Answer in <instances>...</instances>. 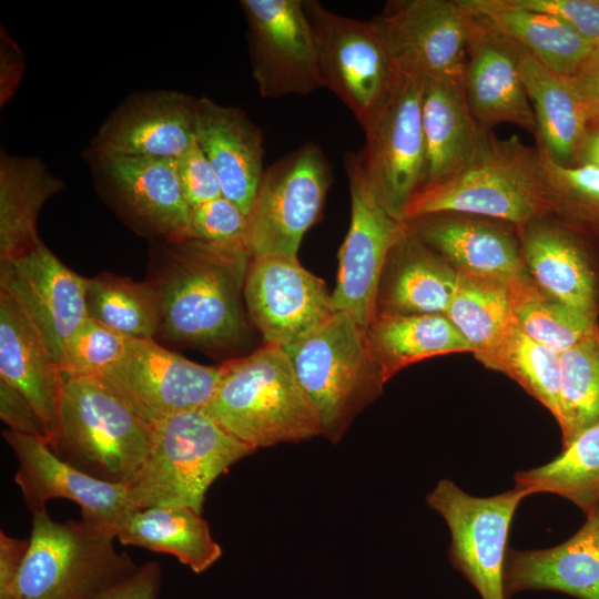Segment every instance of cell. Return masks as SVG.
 Instances as JSON below:
<instances>
[{
  "label": "cell",
  "instance_id": "37",
  "mask_svg": "<svg viewBox=\"0 0 599 599\" xmlns=\"http://www.w3.org/2000/svg\"><path fill=\"white\" fill-rule=\"evenodd\" d=\"M517 326L534 341L561 354L598 327L589 318L546 294L528 272L508 285Z\"/></svg>",
  "mask_w": 599,
  "mask_h": 599
},
{
  "label": "cell",
  "instance_id": "45",
  "mask_svg": "<svg viewBox=\"0 0 599 599\" xmlns=\"http://www.w3.org/2000/svg\"><path fill=\"white\" fill-rule=\"evenodd\" d=\"M0 417L8 429L47 440L44 427L30 402L0 379Z\"/></svg>",
  "mask_w": 599,
  "mask_h": 599
},
{
  "label": "cell",
  "instance_id": "50",
  "mask_svg": "<svg viewBox=\"0 0 599 599\" xmlns=\"http://www.w3.org/2000/svg\"><path fill=\"white\" fill-rule=\"evenodd\" d=\"M575 165H590L599 169V118L589 120Z\"/></svg>",
  "mask_w": 599,
  "mask_h": 599
},
{
  "label": "cell",
  "instance_id": "4",
  "mask_svg": "<svg viewBox=\"0 0 599 599\" xmlns=\"http://www.w3.org/2000/svg\"><path fill=\"white\" fill-rule=\"evenodd\" d=\"M151 426L146 458L130 486L136 509L185 506L202 514L211 485L256 450L225 430L205 409L183 412Z\"/></svg>",
  "mask_w": 599,
  "mask_h": 599
},
{
  "label": "cell",
  "instance_id": "25",
  "mask_svg": "<svg viewBox=\"0 0 599 599\" xmlns=\"http://www.w3.org/2000/svg\"><path fill=\"white\" fill-rule=\"evenodd\" d=\"M422 121L426 146L422 189L460 174L486 155L497 139L473 116L459 80H424Z\"/></svg>",
  "mask_w": 599,
  "mask_h": 599
},
{
  "label": "cell",
  "instance_id": "15",
  "mask_svg": "<svg viewBox=\"0 0 599 599\" xmlns=\"http://www.w3.org/2000/svg\"><path fill=\"white\" fill-rule=\"evenodd\" d=\"M95 186L138 234L156 241L190 238V213L175 160L87 153Z\"/></svg>",
  "mask_w": 599,
  "mask_h": 599
},
{
  "label": "cell",
  "instance_id": "17",
  "mask_svg": "<svg viewBox=\"0 0 599 599\" xmlns=\"http://www.w3.org/2000/svg\"><path fill=\"white\" fill-rule=\"evenodd\" d=\"M0 292L18 306L60 365L65 344L89 317L87 278L41 241L22 254L0 260Z\"/></svg>",
  "mask_w": 599,
  "mask_h": 599
},
{
  "label": "cell",
  "instance_id": "5",
  "mask_svg": "<svg viewBox=\"0 0 599 599\" xmlns=\"http://www.w3.org/2000/svg\"><path fill=\"white\" fill-rule=\"evenodd\" d=\"M284 349L318 413L322 435L337 443L354 417L380 395L385 384L369 352L366 329L349 314L334 312Z\"/></svg>",
  "mask_w": 599,
  "mask_h": 599
},
{
  "label": "cell",
  "instance_id": "42",
  "mask_svg": "<svg viewBox=\"0 0 599 599\" xmlns=\"http://www.w3.org/2000/svg\"><path fill=\"white\" fill-rule=\"evenodd\" d=\"M247 231L248 216L223 195L191 209L192 238L223 247L247 248Z\"/></svg>",
  "mask_w": 599,
  "mask_h": 599
},
{
  "label": "cell",
  "instance_id": "11",
  "mask_svg": "<svg viewBox=\"0 0 599 599\" xmlns=\"http://www.w3.org/2000/svg\"><path fill=\"white\" fill-rule=\"evenodd\" d=\"M349 184L351 223L338 252L332 293L335 312L349 314L365 329L375 315L379 280L387 257L407 230L383 205L366 173L361 152L344 158Z\"/></svg>",
  "mask_w": 599,
  "mask_h": 599
},
{
  "label": "cell",
  "instance_id": "35",
  "mask_svg": "<svg viewBox=\"0 0 599 599\" xmlns=\"http://www.w3.org/2000/svg\"><path fill=\"white\" fill-rule=\"evenodd\" d=\"M445 315L477 359L485 356L515 322L506 284L459 272Z\"/></svg>",
  "mask_w": 599,
  "mask_h": 599
},
{
  "label": "cell",
  "instance_id": "23",
  "mask_svg": "<svg viewBox=\"0 0 599 599\" xmlns=\"http://www.w3.org/2000/svg\"><path fill=\"white\" fill-rule=\"evenodd\" d=\"M457 272L508 285L527 272L518 230L502 221L436 213L407 222Z\"/></svg>",
  "mask_w": 599,
  "mask_h": 599
},
{
  "label": "cell",
  "instance_id": "48",
  "mask_svg": "<svg viewBox=\"0 0 599 599\" xmlns=\"http://www.w3.org/2000/svg\"><path fill=\"white\" fill-rule=\"evenodd\" d=\"M29 546V539H17L0 532V599H8Z\"/></svg>",
  "mask_w": 599,
  "mask_h": 599
},
{
  "label": "cell",
  "instance_id": "22",
  "mask_svg": "<svg viewBox=\"0 0 599 599\" xmlns=\"http://www.w3.org/2000/svg\"><path fill=\"white\" fill-rule=\"evenodd\" d=\"M470 16L461 83L473 116L487 131L510 123L535 134L536 119L519 73L517 42Z\"/></svg>",
  "mask_w": 599,
  "mask_h": 599
},
{
  "label": "cell",
  "instance_id": "41",
  "mask_svg": "<svg viewBox=\"0 0 599 599\" xmlns=\"http://www.w3.org/2000/svg\"><path fill=\"white\" fill-rule=\"evenodd\" d=\"M131 339L88 317L64 346V377H100L123 356Z\"/></svg>",
  "mask_w": 599,
  "mask_h": 599
},
{
  "label": "cell",
  "instance_id": "16",
  "mask_svg": "<svg viewBox=\"0 0 599 599\" xmlns=\"http://www.w3.org/2000/svg\"><path fill=\"white\" fill-rule=\"evenodd\" d=\"M252 75L263 98L325 88L304 0H242Z\"/></svg>",
  "mask_w": 599,
  "mask_h": 599
},
{
  "label": "cell",
  "instance_id": "31",
  "mask_svg": "<svg viewBox=\"0 0 599 599\" xmlns=\"http://www.w3.org/2000/svg\"><path fill=\"white\" fill-rule=\"evenodd\" d=\"M63 187L37 158L0 155V260L41 242L37 221L44 203Z\"/></svg>",
  "mask_w": 599,
  "mask_h": 599
},
{
  "label": "cell",
  "instance_id": "32",
  "mask_svg": "<svg viewBox=\"0 0 599 599\" xmlns=\"http://www.w3.org/2000/svg\"><path fill=\"white\" fill-rule=\"evenodd\" d=\"M366 338L384 383L425 358L470 353L466 339L444 314H376L366 328Z\"/></svg>",
  "mask_w": 599,
  "mask_h": 599
},
{
  "label": "cell",
  "instance_id": "34",
  "mask_svg": "<svg viewBox=\"0 0 599 599\" xmlns=\"http://www.w3.org/2000/svg\"><path fill=\"white\" fill-rule=\"evenodd\" d=\"M529 495L550 493L589 515L599 502V422L578 434L549 463L515 475Z\"/></svg>",
  "mask_w": 599,
  "mask_h": 599
},
{
  "label": "cell",
  "instance_id": "39",
  "mask_svg": "<svg viewBox=\"0 0 599 599\" xmlns=\"http://www.w3.org/2000/svg\"><path fill=\"white\" fill-rule=\"evenodd\" d=\"M562 447L599 422V327L560 354L559 409Z\"/></svg>",
  "mask_w": 599,
  "mask_h": 599
},
{
  "label": "cell",
  "instance_id": "13",
  "mask_svg": "<svg viewBox=\"0 0 599 599\" xmlns=\"http://www.w3.org/2000/svg\"><path fill=\"white\" fill-rule=\"evenodd\" d=\"M423 91V79L402 74L386 102L363 128L365 146L361 154L366 173L383 205L400 221L425 180Z\"/></svg>",
  "mask_w": 599,
  "mask_h": 599
},
{
  "label": "cell",
  "instance_id": "40",
  "mask_svg": "<svg viewBox=\"0 0 599 599\" xmlns=\"http://www.w3.org/2000/svg\"><path fill=\"white\" fill-rule=\"evenodd\" d=\"M538 156L552 214L577 230L599 236V169L560 166L539 151Z\"/></svg>",
  "mask_w": 599,
  "mask_h": 599
},
{
  "label": "cell",
  "instance_id": "49",
  "mask_svg": "<svg viewBox=\"0 0 599 599\" xmlns=\"http://www.w3.org/2000/svg\"><path fill=\"white\" fill-rule=\"evenodd\" d=\"M6 35V33H4ZM23 58L11 39L1 34L0 102L6 103L19 85L23 73Z\"/></svg>",
  "mask_w": 599,
  "mask_h": 599
},
{
  "label": "cell",
  "instance_id": "2",
  "mask_svg": "<svg viewBox=\"0 0 599 599\" xmlns=\"http://www.w3.org/2000/svg\"><path fill=\"white\" fill-rule=\"evenodd\" d=\"M221 367L204 409L235 438L257 449L322 435L318 413L283 347L266 343Z\"/></svg>",
  "mask_w": 599,
  "mask_h": 599
},
{
  "label": "cell",
  "instance_id": "46",
  "mask_svg": "<svg viewBox=\"0 0 599 599\" xmlns=\"http://www.w3.org/2000/svg\"><path fill=\"white\" fill-rule=\"evenodd\" d=\"M160 582L159 564L149 561L93 599H156Z\"/></svg>",
  "mask_w": 599,
  "mask_h": 599
},
{
  "label": "cell",
  "instance_id": "27",
  "mask_svg": "<svg viewBox=\"0 0 599 599\" xmlns=\"http://www.w3.org/2000/svg\"><path fill=\"white\" fill-rule=\"evenodd\" d=\"M457 277L458 272L422 242L407 224L383 270L375 315H445Z\"/></svg>",
  "mask_w": 599,
  "mask_h": 599
},
{
  "label": "cell",
  "instance_id": "30",
  "mask_svg": "<svg viewBox=\"0 0 599 599\" xmlns=\"http://www.w3.org/2000/svg\"><path fill=\"white\" fill-rule=\"evenodd\" d=\"M466 9L516 41L552 72L569 77L590 52L591 42L561 19L517 0H461Z\"/></svg>",
  "mask_w": 599,
  "mask_h": 599
},
{
  "label": "cell",
  "instance_id": "12",
  "mask_svg": "<svg viewBox=\"0 0 599 599\" xmlns=\"http://www.w3.org/2000/svg\"><path fill=\"white\" fill-rule=\"evenodd\" d=\"M221 374V364H197L155 338H132L123 356L98 378L153 425L183 412L204 409Z\"/></svg>",
  "mask_w": 599,
  "mask_h": 599
},
{
  "label": "cell",
  "instance_id": "18",
  "mask_svg": "<svg viewBox=\"0 0 599 599\" xmlns=\"http://www.w3.org/2000/svg\"><path fill=\"white\" fill-rule=\"evenodd\" d=\"M246 312L267 344L293 345L335 311L326 284L295 256L252 257L245 283Z\"/></svg>",
  "mask_w": 599,
  "mask_h": 599
},
{
  "label": "cell",
  "instance_id": "8",
  "mask_svg": "<svg viewBox=\"0 0 599 599\" xmlns=\"http://www.w3.org/2000/svg\"><path fill=\"white\" fill-rule=\"evenodd\" d=\"M325 88L364 128L386 102L400 73L372 20L341 16L304 0Z\"/></svg>",
  "mask_w": 599,
  "mask_h": 599
},
{
  "label": "cell",
  "instance_id": "7",
  "mask_svg": "<svg viewBox=\"0 0 599 599\" xmlns=\"http://www.w3.org/2000/svg\"><path fill=\"white\" fill-rule=\"evenodd\" d=\"M436 213H461L506 222L517 230L551 214L538 151L517 135L496 139L490 151L460 174L419 190L404 221Z\"/></svg>",
  "mask_w": 599,
  "mask_h": 599
},
{
  "label": "cell",
  "instance_id": "24",
  "mask_svg": "<svg viewBox=\"0 0 599 599\" xmlns=\"http://www.w3.org/2000/svg\"><path fill=\"white\" fill-rule=\"evenodd\" d=\"M195 140L214 167L222 195L250 216L265 171L261 129L235 106L197 99Z\"/></svg>",
  "mask_w": 599,
  "mask_h": 599
},
{
  "label": "cell",
  "instance_id": "6",
  "mask_svg": "<svg viewBox=\"0 0 599 599\" xmlns=\"http://www.w3.org/2000/svg\"><path fill=\"white\" fill-rule=\"evenodd\" d=\"M115 536L84 520L32 514L29 546L8 599H93L138 566Z\"/></svg>",
  "mask_w": 599,
  "mask_h": 599
},
{
  "label": "cell",
  "instance_id": "21",
  "mask_svg": "<svg viewBox=\"0 0 599 599\" xmlns=\"http://www.w3.org/2000/svg\"><path fill=\"white\" fill-rule=\"evenodd\" d=\"M196 104L177 91L134 93L104 121L87 153L175 160L195 142Z\"/></svg>",
  "mask_w": 599,
  "mask_h": 599
},
{
  "label": "cell",
  "instance_id": "44",
  "mask_svg": "<svg viewBox=\"0 0 599 599\" xmlns=\"http://www.w3.org/2000/svg\"><path fill=\"white\" fill-rule=\"evenodd\" d=\"M524 7L550 13L591 42H599V0H517Z\"/></svg>",
  "mask_w": 599,
  "mask_h": 599
},
{
  "label": "cell",
  "instance_id": "1",
  "mask_svg": "<svg viewBox=\"0 0 599 599\" xmlns=\"http://www.w3.org/2000/svg\"><path fill=\"white\" fill-rule=\"evenodd\" d=\"M149 277L159 301V335L207 353L242 346L247 338L244 283L252 255L195 238L158 241Z\"/></svg>",
  "mask_w": 599,
  "mask_h": 599
},
{
  "label": "cell",
  "instance_id": "19",
  "mask_svg": "<svg viewBox=\"0 0 599 599\" xmlns=\"http://www.w3.org/2000/svg\"><path fill=\"white\" fill-rule=\"evenodd\" d=\"M7 444L18 459L14 481L31 514L45 510L54 498L69 499L81 509L82 520L116 535L135 510L130 487L94 478L61 460L43 438L7 429Z\"/></svg>",
  "mask_w": 599,
  "mask_h": 599
},
{
  "label": "cell",
  "instance_id": "20",
  "mask_svg": "<svg viewBox=\"0 0 599 599\" xmlns=\"http://www.w3.org/2000/svg\"><path fill=\"white\" fill-rule=\"evenodd\" d=\"M518 232L534 282L561 304L597 319L599 236L577 230L552 213L530 221Z\"/></svg>",
  "mask_w": 599,
  "mask_h": 599
},
{
  "label": "cell",
  "instance_id": "28",
  "mask_svg": "<svg viewBox=\"0 0 599 599\" xmlns=\"http://www.w3.org/2000/svg\"><path fill=\"white\" fill-rule=\"evenodd\" d=\"M0 379L19 390L51 436L65 377L18 306L0 292Z\"/></svg>",
  "mask_w": 599,
  "mask_h": 599
},
{
  "label": "cell",
  "instance_id": "47",
  "mask_svg": "<svg viewBox=\"0 0 599 599\" xmlns=\"http://www.w3.org/2000/svg\"><path fill=\"white\" fill-rule=\"evenodd\" d=\"M588 111L589 120L599 118V42H596L588 55L566 77Z\"/></svg>",
  "mask_w": 599,
  "mask_h": 599
},
{
  "label": "cell",
  "instance_id": "36",
  "mask_svg": "<svg viewBox=\"0 0 599 599\" xmlns=\"http://www.w3.org/2000/svg\"><path fill=\"white\" fill-rule=\"evenodd\" d=\"M90 318L129 338H155L160 306L152 284L110 273L87 278Z\"/></svg>",
  "mask_w": 599,
  "mask_h": 599
},
{
  "label": "cell",
  "instance_id": "26",
  "mask_svg": "<svg viewBox=\"0 0 599 599\" xmlns=\"http://www.w3.org/2000/svg\"><path fill=\"white\" fill-rule=\"evenodd\" d=\"M569 539L546 549H509L507 597L525 590H556L579 599H599V502Z\"/></svg>",
  "mask_w": 599,
  "mask_h": 599
},
{
  "label": "cell",
  "instance_id": "29",
  "mask_svg": "<svg viewBox=\"0 0 599 599\" xmlns=\"http://www.w3.org/2000/svg\"><path fill=\"white\" fill-rule=\"evenodd\" d=\"M517 48L520 78L536 119V149L557 165L573 166L587 133L588 111L566 77L519 43Z\"/></svg>",
  "mask_w": 599,
  "mask_h": 599
},
{
  "label": "cell",
  "instance_id": "43",
  "mask_svg": "<svg viewBox=\"0 0 599 599\" xmlns=\"http://www.w3.org/2000/svg\"><path fill=\"white\" fill-rule=\"evenodd\" d=\"M176 174L191 209L222 196L219 176L209 159L195 142L175 159Z\"/></svg>",
  "mask_w": 599,
  "mask_h": 599
},
{
  "label": "cell",
  "instance_id": "14",
  "mask_svg": "<svg viewBox=\"0 0 599 599\" xmlns=\"http://www.w3.org/2000/svg\"><path fill=\"white\" fill-rule=\"evenodd\" d=\"M470 20L461 0H392L372 19L400 74L459 81Z\"/></svg>",
  "mask_w": 599,
  "mask_h": 599
},
{
  "label": "cell",
  "instance_id": "10",
  "mask_svg": "<svg viewBox=\"0 0 599 599\" xmlns=\"http://www.w3.org/2000/svg\"><path fill=\"white\" fill-rule=\"evenodd\" d=\"M525 489L490 497L465 493L454 481L440 479L427 495L428 506L446 521L450 532L449 559L475 587L481 599H508L505 567L509 528Z\"/></svg>",
  "mask_w": 599,
  "mask_h": 599
},
{
  "label": "cell",
  "instance_id": "9",
  "mask_svg": "<svg viewBox=\"0 0 599 599\" xmlns=\"http://www.w3.org/2000/svg\"><path fill=\"white\" fill-rule=\"evenodd\" d=\"M332 183L331 165L308 142L265 169L248 216L252 257H297L304 234L317 221Z\"/></svg>",
  "mask_w": 599,
  "mask_h": 599
},
{
  "label": "cell",
  "instance_id": "38",
  "mask_svg": "<svg viewBox=\"0 0 599 599\" xmlns=\"http://www.w3.org/2000/svg\"><path fill=\"white\" fill-rule=\"evenodd\" d=\"M478 361L517 382L557 418L559 353L527 336L514 322L499 342Z\"/></svg>",
  "mask_w": 599,
  "mask_h": 599
},
{
  "label": "cell",
  "instance_id": "33",
  "mask_svg": "<svg viewBox=\"0 0 599 599\" xmlns=\"http://www.w3.org/2000/svg\"><path fill=\"white\" fill-rule=\"evenodd\" d=\"M115 538L122 545L172 555L196 573L209 569L222 556L209 522L185 506L135 509Z\"/></svg>",
  "mask_w": 599,
  "mask_h": 599
},
{
  "label": "cell",
  "instance_id": "3",
  "mask_svg": "<svg viewBox=\"0 0 599 599\" xmlns=\"http://www.w3.org/2000/svg\"><path fill=\"white\" fill-rule=\"evenodd\" d=\"M152 426L99 378H65L50 449L104 481L131 486L146 458Z\"/></svg>",
  "mask_w": 599,
  "mask_h": 599
}]
</instances>
